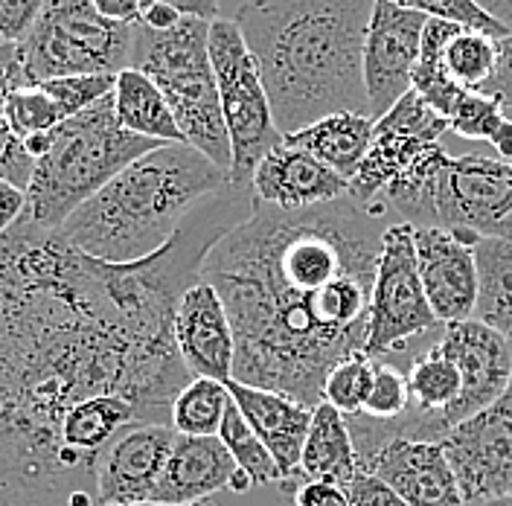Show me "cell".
Listing matches in <instances>:
<instances>
[{
  "label": "cell",
  "mask_w": 512,
  "mask_h": 506,
  "mask_svg": "<svg viewBox=\"0 0 512 506\" xmlns=\"http://www.w3.org/2000/svg\"><path fill=\"white\" fill-rule=\"evenodd\" d=\"M256 207L254 187L227 184L134 265L30 219L0 236V506H99L105 448L137 422L172 425L192 381L175 309Z\"/></svg>",
  "instance_id": "1"
},
{
  "label": "cell",
  "mask_w": 512,
  "mask_h": 506,
  "mask_svg": "<svg viewBox=\"0 0 512 506\" xmlns=\"http://www.w3.org/2000/svg\"><path fill=\"white\" fill-rule=\"evenodd\" d=\"M384 216L350 195L309 210L259 201L210 251L201 280L233 326V381L323 405L332 367L367 347Z\"/></svg>",
  "instance_id": "2"
},
{
  "label": "cell",
  "mask_w": 512,
  "mask_h": 506,
  "mask_svg": "<svg viewBox=\"0 0 512 506\" xmlns=\"http://www.w3.org/2000/svg\"><path fill=\"white\" fill-rule=\"evenodd\" d=\"M376 0H248L236 27L277 128L291 137L332 114H367L364 41Z\"/></svg>",
  "instance_id": "3"
},
{
  "label": "cell",
  "mask_w": 512,
  "mask_h": 506,
  "mask_svg": "<svg viewBox=\"0 0 512 506\" xmlns=\"http://www.w3.org/2000/svg\"><path fill=\"white\" fill-rule=\"evenodd\" d=\"M227 184L230 175L190 143H163L85 201L62 236L99 262L134 265L163 251L192 210Z\"/></svg>",
  "instance_id": "4"
},
{
  "label": "cell",
  "mask_w": 512,
  "mask_h": 506,
  "mask_svg": "<svg viewBox=\"0 0 512 506\" xmlns=\"http://www.w3.org/2000/svg\"><path fill=\"white\" fill-rule=\"evenodd\" d=\"M158 146L163 143L120 126L114 94L105 96L94 108L53 128L47 155L35 160L32 169L24 219L47 230H62L85 201Z\"/></svg>",
  "instance_id": "5"
},
{
  "label": "cell",
  "mask_w": 512,
  "mask_h": 506,
  "mask_svg": "<svg viewBox=\"0 0 512 506\" xmlns=\"http://www.w3.org/2000/svg\"><path fill=\"white\" fill-rule=\"evenodd\" d=\"M128 67L146 73L169 102L184 143L230 175V137L210 62V21L181 18L172 30L134 27Z\"/></svg>",
  "instance_id": "6"
},
{
  "label": "cell",
  "mask_w": 512,
  "mask_h": 506,
  "mask_svg": "<svg viewBox=\"0 0 512 506\" xmlns=\"http://www.w3.org/2000/svg\"><path fill=\"white\" fill-rule=\"evenodd\" d=\"M134 27L102 18L91 0H44L35 27L18 44L30 88L62 76H117L131 62Z\"/></svg>",
  "instance_id": "7"
},
{
  "label": "cell",
  "mask_w": 512,
  "mask_h": 506,
  "mask_svg": "<svg viewBox=\"0 0 512 506\" xmlns=\"http://www.w3.org/2000/svg\"><path fill=\"white\" fill-rule=\"evenodd\" d=\"M210 62L233 152L230 184H251L256 166L277 146H283L286 137L277 128L259 67L236 21L219 18L210 24Z\"/></svg>",
  "instance_id": "8"
},
{
  "label": "cell",
  "mask_w": 512,
  "mask_h": 506,
  "mask_svg": "<svg viewBox=\"0 0 512 506\" xmlns=\"http://www.w3.org/2000/svg\"><path fill=\"white\" fill-rule=\"evenodd\" d=\"M448 158L440 143L376 128L373 146L350 181V198L376 213L390 207L414 227H437V192Z\"/></svg>",
  "instance_id": "9"
},
{
  "label": "cell",
  "mask_w": 512,
  "mask_h": 506,
  "mask_svg": "<svg viewBox=\"0 0 512 506\" xmlns=\"http://www.w3.org/2000/svg\"><path fill=\"white\" fill-rule=\"evenodd\" d=\"M416 227L408 222L387 224L376 262V280L370 297V326L364 352L376 361L393 352H405L428 335H443L416 262Z\"/></svg>",
  "instance_id": "10"
},
{
  "label": "cell",
  "mask_w": 512,
  "mask_h": 506,
  "mask_svg": "<svg viewBox=\"0 0 512 506\" xmlns=\"http://www.w3.org/2000/svg\"><path fill=\"white\" fill-rule=\"evenodd\" d=\"M512 219V163L507 160L448 158L437 192V227L478 245L504 236Z\"/></svg>",
  "instance_id": "11"
},
{
  "label": "cell",
  "mask_w": 512,
  "mask_h": 506,
  "mask_svg": "<svg viewBox=\"0 0 512 506\" xmlns=\"http://www.w3.org/2000/svg\"><path fill=\"white\" fill-rule=\"evenodd\" d=\"M440 445L466 504L512 495V384L495 405L457 422Z\"/></svg>",
  "instance_id": "12"
},
{
  "label": "cell",
  "mask_w": 512,
  "mask_h": 506,
  "mask_svg": "<svg viewBox=\"0 0 512 506\" xmlns=\"http://www.w3.org/2000/svg\"><path fill=\"white\" fill-rule=\"evenodd\" d=\"M425 24L428 18L422 12L393 0H376L364 41V88L373 120H382L411 91Z\"/></svg>",
  "instance_id": "13"
},
{
  "label": "cell",
  "mask_w": 512,
  "mask_h": 506,
  "mask_svg": "<svg viewBox=\"0 0 512 506\" xmlns=\"http://www.w3.org/2000/svg\"><path fill=\"white\" fill-rule=\"evenodd\" d=\"M437 347L457 364L463 379L460 399L443 413V422L451 431L457 422L495 405L507 393L512 384V344L501 332L472 317L463 323H448Z\"/></svg>",
  "instance_id": "14"
},
{
  "label": "cell",
  "mask_w": 512,
  "mask_h": 506,
  "mask_svg": "<svg viewBox=\"0 0 512 506\" xmlns=\"http://www.w3.org/2000/svg\"><path fill=\"white\" fill-rule=\"evenodd\" d=\"M175 440L178 434L172 425L137 422L126 428L99 457L96 466L99 506L152 501Z\"/></svg>",
  "instance_id": "15"
},
{
  "label": "cell",
  "mask_w": 512,
  "mask_h": 506,
  "mask_svg": "<svg viewBox=\"0 0 512 506\" xmlns=\"http://www.w3.org/2000/svg\"><path fill=\"white\" fill-rule=\"evenodd\" d=\"M414 242L419 277L437 320L443 326L472 320L478 303L475 245L443 227H416Z\"/></svg>",
  "instance_id": "16"
},
{
  "label": "cell",
  "mask_w": 512,
  "mask_h": 506,
  "mask_svg": "<svg viewBox=\"0 0 512 506\" xmlns=\"http://www.w3.org/2000/svg\"><path fill=\"white\" fill-rule=\"evenodd\" d=\"M175 347L181 352L192 379H233L236 338L224 309L222 297L207 280H198L187 288L175 309Z\"/></svg>",
  "instance_id": "17"
},
{
  "label": "cell",
  "mask_w": 512,
  "mask_h": 506,
  "mask_svg": "<svg viewBox=\"0 0 512 506\" xmlns=\"http://www.w3.org/2000/svg\"><path fill=\"white\" fill-rule=\"evenodd\" d=\"M230 399L245 416V422L254 428V434L262 440V445L271 451L277 469H280V489L288 498H294V492L303 486L300 480V457H303V445L312 428V416L315 408L274 393V390H262V387H248L239 381H227Z\"/></svg>",
  "instance_id": "18"
},
{
  "label": "cell",
  "mask_w": 512,
  "mask_h": 506,
  "mask_svg": "<svg viewBox=\"0 0 512 506\" xmlns=\"http://www.w3.org/2000/svg\"><path fill=\"white\" fill-rule=\"evenodd\" d=\"M364 472L382 477L408 506H469L440 443L396 437Z\"/></svg>",
  "instance_id": "19"
},
{
  "label": "cell",
  "mask_w": 512,
  "mask_h": 506,
  "mask_svg": "<svg viewBox=\"0 0 512 506\" xmlns=\"http://www.w3.org/2000/svg\"><path fill=\"white\" fill-rule=\"evenodd\" d=\"M256 198L277 210H309L350 195V181L297 146H277L251 178Z\"/></svg>",
  "instance_id": "20"
},
{
  "label": "cell",
  "mask_w": 512,
  "mask_h": 506,
  "mask_svg": "<svg viewBox=\"0 0 512 506\" xmlns=\"http://www.w3.org/2000/svg\"><path fill=\"white\" fill-rule=\"evenodd\" d=\"M236 460L219 437H181L172 445L166 469L152 501L169 506H187L210 501L216 492L230 489L236 475Z\"/></svg>",
  "instance_id": "21"
},
{
  "label": "cell",
  "mask_w": 512,
  "mask_h": 506,
  "mask_svg": "<svg viewBox=\"0 0 512 506\" xmlns=\"http://www.w3.org/2000/svg\"><path fill=\"white\" fill-rule=\"evenodd\" d=\"M376 137V120L367 114H332L323 117L309 128L286 137L288 146H297L320 163H326L332 172L352 181L355 172L367 158Z\"/></svg>",
  "instance_id": "22"
},
{
  "label": "cell",
  "mask_w": 512,
  "mask_h": 506,
  "mask_svg": "<svg viewBox=\"0 0 512 506\" xmlns=\"http://www.w3.org/2000/svg\"><path fill=\"white\" fill-rule=\"evenodd\" d=\"M358 475V457L352 445L350 428L344 413L332 405H318L312 416V428L303 445L300 457V480H326L338 486H350L352 477Z\"/></svg>",
  "instance_id": "23"
},
{
  "label": "cell",
  "mask_w": 512,
  "mask_h": 506,
  "mask_svg": "<svg viewBox=\"0 0 512 506\" xmlns=\"http://www.w3.org/2000/svg\"><path fill=\"white\" fill-rule=\"evenodd\" d=\"M114 111H117L120 126L128 128L131 134H140L158 143H184V134L175 123V114L160 94V88L146 73L134 67L117 73Z\"/></svg>",
  "instance_id": "24"
},
{
  "label": "cell",
  "mask_w": 512,
  "mask_h": 506,
  "mask_svg": "<svg viewBox=\"0 0 512 506\" xmlns=\"http://www.w3.org/2000/svg\"><path fill=\"white\" fill-rule=\"evenodd\" d=\"M478 262V303L475 320L501 332L512 344V242L486 236L475 245Z\"/></svg>",
  "instance_id": "25"
},
{
  "label": "cell",
  "mask_w": 512,
  "mask_h": 506,
  "mask_svg": "<svg viewBox=\"0 0 512 506\" xmlns=\"http://www.w3.org/2000/svg\"><path fill=\"white\" fill-rule=\"evenodd\" d=\"M408 379V396H411V411L422 413L428 419H437L448 434L443 413L460 399L463 393V379L457 364L448 358L437 344H428L419 349L414 364L405 373Z\"/></svg>",
  "instance_id": "26"
},
{
  "label": "cell",
  "mask_w": 512,
  "mask_h": 506,
  "mask_svg": "<svg viewBox=\"0 0 512 506\" xmlns=\"http://www.w3.org/2000/svg\"><path fill=\"white\" fill-rule=\"evenodd\" d=\"M448 131L463 140L489 143L501 160L512 163V120L504 117L501 99L483 91H466L448 117Z\"/></svg>",
  "instance_id": "27"
},
{
  "label": "cell",
  "mask_w": 512,
  "mask_h": 506,
  "mask_svg": "<svg viewBox=\"0 0 512 506\" xmlns=\"http://www.w3.org/2000/svg\"><path fill=\"white\" fill-rule=\"evenodd\" d=\"M233 405L227 384L192 379L172 405V428L181 437H219L224 413Z\"/></svg>",
  "instance_id": "28"
},
{
  "label": "cell",
  "mask_w": 512,
  "mask_h": 506,
  "mask_svg": "<svg viewBox=\"0 0 512 506\" xmlns=\"http://www.w3.org/2000/svg\"><path fill=\"white\" fill-rule=\"evenodd\" d=\"M495 64H498V38L492 35L460 27L446 44L448 76L463 91H483L495 76Z\"/></svg>",
  "instance_id": "29"
},
{
  "label": "cell",
  "mask_w": 512,
  "mask_h": 506,
  "mask_svg": "<svg viewBox=\"0 0 512 506\" xmlns=\"http://www.w3.org/2000/svg\"><path fill=\"white\" fill-rule=\"evenodd\" d=\"M219 440L233 454L236 466L254 480V486L280 483V469H277L271 451L262 445V440L256 437L254 428L245 422V416L239 413L236 405H230L227 413H224V422L222 428H219Z\"/></svg>",
  "instance_id": "30"
},
{
  "label": "cell",
  "mask_w": 512,
  "mask_h": 506,
  "mask_svg": "<svg viewBox=\"0 0 512 506\" xmlns=\"http://www.w3.org/2000/svg\"><path fill=\"white\" fill-rule=\"evenodd\" d=\"M373 373H376V361L367 352H352L350 358L338 361L332 367V373L326 376L323 402L344 416L361 413L364 402H367V393L373 387Z\"/></svg>",
  "instance_id": "31"
},
{
  "label": "cell",
  "mask_w": 512,
  "mask_h": 506,
  "mask_svg": "<svg viewBox=\"0 0 512 506\" xmlns=\"http://www.w3.org/2000/svg\"><path fill=\"white\" fill-rule=\"evenodd\" d=\"M376 128L379 131H393V134H405V137H416V140H425V143H440V137L448 131V120L411 88L384 114L382 120H376Z\"/></svg>",
  "instance_id": "32"
},
{
  "label": "cell",
  "mask_w": 512,
  "mask_h": 506,
  "mask_svg": "<svg viewBox=\"0 0 512 506\" xmlns=\"http://www.w3.org/2000/svg\"><path fill=\"white\" fill-rule=\"evenodd\" d=\"M3 120L9 123V128L21 140H27L30 134H38V131H53V128L64 123L59 105L50 99V94L44 88L15 91L9 96L6 108H3Z\"/></svg>",
  "instance_id": "33"
},
{
  "label": "cell",
  "mask_w": 512,
  "mask_h": 506,
  "mask_svg": "<svg viewBox=\"0 0 512 506\" xmlns=\"http://www.w3.org/2000/svg\"><path fill=\"white\" fill-rule=\"evenodd\" d=\"M38 88H44V91L50 94V99L59 105L64 120H70V117H76V114L94 108L96 102H102L105 96L114 94L117 76H111V73L62 76V79H50V82H44V85H38Z\"/></svg>",
  "instance_id": "34"
},
{
  "label": "cell",
  "mask_w": 512,
  "mask_h": 506,
  "mask_svg": "<svg viewBox=\"0 0 512 506\" xmlns=\"http://www.w3.org/2000/svg\"><path fill=\"white\" fill-rule=\"evenodd\" d=\"M408 411H411V396H408L405 373H399L387 361H376L373 387L367 393V402H364V411L361 413L376 419V422H396Z\"/></svg>",
  "instance_id": "35"
},
{
  "label": "cell",
  "mask_w": 512,
  "mask_h": 506,
  "mask_svg": "<svg viewBox=\"0 0 512 506\" xmlns=\"http://www.w3.org/2000/svg\"><path fill=\"white\" fill-rule=\"evenodd\" d=\"M393 3H399L405 9H414V12H422L425 18L457 24L463 30H478L483 35H492V38L510 35V30L501 27L495 18H489L475 0H393Z\"/></svg>",
  "instance_id": "36"
},
{
  "label": "cell",
  "mask_w": 512,
  "mask_h": 506,
  "mask_svg": "<svg viewBox=\"0 0 512 506\" xmlns=\"http://www.w3.org/2000/svg\"><path fill=\"white\" fill-rule=\"evenodd\" d=\"M32 169H35V160L27 155L24 140L9 128V123L0 114V178L21 187V190H27Z\"/></svg>",
  "instance_id": "37"
},
{
  "label": "cell",
  "mask_w": 512,
  "mask_h": 506,
  "mask_svg": "<svg viewBox=\"0 0 512 506\" xmlns=\"http://www.w3.org/2000/svg\"><path fill=\"white\" fill-rule=\"evenodd\" d=\"M44 0H0V44H21L35 27Z\"/></svg>",
  "instance_id": "38"
},
{
  "label": "cell",
  "mask_w": 512,
  "mask_h": 506,
  "mask_svg": "<svg viewBox=\"0 0 512 506\" xmlns=\"http://www.w3.org/2000/svg\"><path fill=\"white\" fill-rule=\"evenodd\" d=\"M347 498L350 506H408L382 477L370 475V472H358L347 486Z\"/></svg>",
  "instance_id": "39"
},
{
  "label": "cell",
  "mask_w": 512,
  "mask_h": 506,
  "mask_svg": "<svg viewBox=\"0 0 512 506\" xmlns=\"http://www.w3.org/2000/svg\"><path fill=\"white\" fill-rule=\"evenodd\" d=\"M21 88H30L24 67L18 59V44H0V114L9 102V96Z\"/></svg>",
  "instance_id": "40"
},
{
  "label": "cell",
  "mask_w": 512,
  "mask_h": 506,
  "mask_svg": "<svg viewBox=\"0 0 512 506\" xmlns=\"http://www.w3.org/2000/svg\"><path fill=\"white\" fill-rule=\"evenodd\" d=\"M294 506H350L347 489L338 483H326V480H306L297 492H294Z\"/></svg>",
  "instance_id": "41"
},
{
  "label": "cell",
  "mask_w": 512,
  "mask_h": 506,
  "mask_svg": "<svg viewBox=\"0 0 512 506\" xmlns=\"http://www.w3.org/2000/svg\"><path fill=\"white\" fill-rule=\"evenodd\" d=\"M483 94H492L501 99L504 108L512 111V32L498 38V64H495V76L492 82L483 88Z\"/></svg>",
  "instance_id": "42"
},
{
  "label": "cell",
  "mask_w": 512,
  "mask_h": 506,
  "mask_svg": "<svg viewBox=\"0 0 512 506\" xmlns=\"http://www.w3.org/2000/svg\"><path fill=\"white\" fill-rule=\"evenodd\" d=\"M27 213V190L0 178V236L9 233Z\"/></svg>",
  "instance_id": "43"
},
{
  "label": "cell",
  "mask_w": 512,
  "mask_h": 506,
  "mask_svg": "<svg viewBox=\"0 0 512 506\" xmlns=\"http://www.w3.org/2000/svg\"><path fill=\"white\" fill-rule=\"evenodd\" d=\"M96 6V12L108 21L117 24H140L143 15V3L146 0H91Z\"/></svg>",
  "instance_id": "44"
},
{
  "label": "cell",
  "mask_w": 512,
  "mask_h": 506,
  "mask_svg": "<svg viewBox=\"0 0 512 506\" xmlns=\"http://www.w3.org/2000/svg\"><path fill=\"white\" fill-rule=\"evenodd\" d=\"M152 3H163L169 9H175L184 18H198V21H219V0H152Z\"/></svg>",
  "instance_id": "45"
},
{
  "label": "cell",
  "mask_w": 512,
  "mask_h": 506,
  "mask_svg": "<svg viewBox=\"0 0 512 506\" xmlns=\"http://www.w3.org/2000/svg\"><path fill=\"white\" fill-rule=\"evenodd\" d=\"M181 18L184 15H178L175 9H169V6H163V3H152V0H146L143 3V15H140V24L143 27H149V30H172L175 24H181Z\"/></svg>",
  "instance_id": "46"
},
{
  "label": "cell",
  "mask_w": 512,
  "mask_h": 506,
  "mask_svg": "<svg viewBox=\"0 0 512 506\" xmlns=\"http://www.w3.org/2000/svg\"><path fill=\"white\" fill-rule=\"evenodd\" d=\"M480 9L512 32V0H475Z\"/></svg>",
  "instance_id": "47"
},
{
  "label": "cell",
  "mask_w": 512,
  "mask_h": 506,
  "mask_svg": "<svg viewBox=\"0 0 512 506\" xmlns=\"http://www.w3.org/2000/svg\"><path fill=\"white\" fill-rule=\"evenodd\" d=\"M50 143H53V131H38V134H30V137L24 140V149H27V155H30L32 160H38L47 155Z\"/></svg>",
  "instance_id": "48"
},
{
  "label": "cell",
  "mask_w": 512,
  "mask_h": 506,
  "mask_svg": "<svg viewBox=\"0 0 512 506\" xmlns=\"http://www.w3.org/2000/svg\"><path fill=\"white\" fill-rule=\"evenodd\" d=\"M251 486H254V480L245 475L242 469H236V475H233V480H230V492H236V495H245Z\"/></svg>",
  "instance_id": "49"
},
{
  "label": "cell",
  "mask_w": 512,
  "mask_h": 506,
  "mask_svg": "<svg viewBox=\"0 0 512 506\" xmlns=\"http://www.w3.org/2000/svg\"><path fill=\"white\" fill-rule=\"evenodd\" d=\"M475 506H512V495H498V498H489V501H480Z\"/></svg>",
  "instance_id": "50"
},
{
  "label": "cell",
  "mask_w": 512,
  "mask_h": 506,
  "mask_svg": "<svg viewBox=\"0 0 512 506\" xmlns=\"http://www.w3.org/2000/svg\"><path fill=\"white\" fill-rule=\"evenodd\" d=\"M120 506H169V504H158V501H143V504H120Z\"/></svg>",
  "instance_id": "51"
},
{
  "label": "cell",
  "mask_w": 512,
  "mask_h": 506,
  "mask_svg": "<svg viewBox=\"0 0 512 506\" xmlns=\"http://www.w3.org/2000/svg\"><path fill=\"white\" fill-rule=\"evenodd\" d=\"M501 239H510L512 242V219H510V224H507V230H504V236H501Z\"/></svg>",
  "instance_id": "52"
},
{
  "label": "cell",
  "mask_w": 512,
  "mask_h": 506,
  "mask_svg": "<svg viewBox=\"0 0 512 506\" xmlns=\"http://www.w3.org/2000/svg\"><path fill=\"white\" fill-rule=\"evenodd\" d=\"M187 506H213L210 501H198V504H187Z\"/></svg>",
  "instance_id": "53"
}]
</instances>
